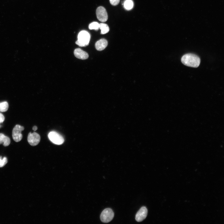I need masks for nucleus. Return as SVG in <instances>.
Returning a JSON list of instances; mask_svg holds the SVG:
<instances>
[{"label":"nucleus","mask_w":224,"mask_h":224,"mask_svg":"<svg viewBox=\"0 0 224 224\" xmlns=\"http://www.w3.org/2000/svg\"><path fill=\"white\" fill-rule=\"evenodd\" d=\"M182 63L187 66L197 68L200 65V60L199 57L191 53L186 54L181 59Z\"/></svg>","instance_id":"obj_1"},{"label":"nucleus","mask_w":224,"mask_h":224,"mask_svg":"<svg viewBox=\"0 0 224 224\" xmlns=\"http://www.w3.org/2000/svg\"><path fill=\"white\" fill-rule=\"evenodd\" d=\"M77 38L76 44L80 47H85L89 44L90 35L87 31H82L79 33Z\"/></svg>","instance_id":"obj_2"},{"label":"nucleus","mask_w":224,"mask_h":224,"mask_svg":"<svg viewBox=\"0 0 224 224\" xmlns=\"http://www.w3.org/2000/svg\"><path fill=\"white\" fill-rule=\"evenodd\" d=\"M114 216L112 210L110 208H107L104 209L100 214V220L103 223H108L112 220Z\"/></svg>","instance_id":"obj_3"},{"label":"nucleus","mask_w":224,"mask_h":224,"mask_svg":"<svg viewBox=\"0 0 224 224\" xmlns=\"http://www.w3.org/2000/svg\"><path fill=\"white\" fill-rule=\"evenodd\" d=\"M24 128L23 126L17 125L15 126L12 131V137L14 140L16 142H19L22 138V135L21 134L22 131H23Z\"/></svg>","instance_id":"obj_4"},{"label":"nucleus","mask_w":224,"mask_h":224,"mask_svg":"<svg viewBox=\"0 0 224 224\" xmlns=\"http://www.w3.org/2000/svg\"><path fill=\"white\" fill-rule=\"evenodd\" d=\"M48 137L53 143L56 144H61L64 141L63 137L56 132L53 131L50 132Z\"/></svg>","instance_id":"obj_5"},{"label":"nucleus","mask_w":224,"mask_h":224,"mask_svg":"<svg viewBox=\"0 0 224 224\" xmlns=\"http://www.w3.org/2000/svg\"><path fill=\"white\" fill-rule=\"evenodd\" d=\"M97 17L98 20L100 22H105L108 20V15L106 10L102 6L98 7L97 9Z\"/></svg>","instance_id":"obj_6"},{"label":"nucleus","mask_w":224,"mask_h":224,"mask_svg":"<svg viewBox=\"0 0 224 224\" xmlns=\"http://www.w3.org/2000/svg\"><path fill=\"white\" fill-rule=\"evenodd\" d=\"M40 135L35 132H34L33 133H29L27 137L29 143L32 146L38 145L40 142Z\"/></svg>","instance_id":"obj_7"},{"label":"nucleus","mask_w":224,"mask_h":224,"mask_svg":"<svg viewBox=\"0 0 224 224\" xmlns=\"http://www.w3.org/2000/svg\"><path fill=\"white\" fill-rule=\"evenodd\" d=\"M148 214V210L146 207H142L137 212L135 216V219L138 222H141L143 221L147 217Z\"/></svg>","instance_id":"obj_8"},{"label":"nucleus","mask_w":224,"mask_h":224,"mask_svg":"<svg viewBox=\"0 0 224 224\" xmlns=\"http://www.w3.org/2000/svg\"><path fill=\"white\" fill-rule=\"evenodd\" d=\"M75 56L77 58L84 60L88 59L89 55L87 53L84 51L80 48H77L75 50Z\"/></svg>","instance_id":"obj_9"},{"label":"nucleus","mask_w":224,"mask_h":224,"mask_svg":"<svg viewBox=\"0 0 224 224\" xmlns=\"http://www.w3.org/2000/svg\"><path fill=\"white\" fill-rule=\"evenodd\" d=\"M107 41L105 39H102L96 43L95 46L98 51H102L107 47Z\"/></svg>","instance_id":"obj_10"},{"label":"nucleus","mask_w":224,"mask_h":224,"mask_svg":"<svg viewBox=\"0 0 224 224\" xmlns=\"http://www.w3.org/2000/svg\"><path fill=\"white\" fill-rule=\"evenodd\" d=\"M10 143V140L8 137L0 133V144H3L5 147L8 146Z\"/></svg>","instance_id":"obj_11"},{"label":"nucleus","mask_w":224,"mask_h":224,"mask_svg":"<svg viewBox=\"0 0 224 224\" xmlns=\"http://www.w3.org/2000/svg\"><path fill=\"white\" fill-rule=\"evenodd\" d=\"M99 28L101 30V34H106L109 31L108 26L105 24L101 23L100 24Z\"/></svg>","instance_id":"obj_12"},{"label":"nucleus","mask_w":224,"mask_h":224,"mask_svg":"<svg viewBox=\"0 0 224 224\" xmlns=\"http://www.w3.org/2000/svg\"><path fill=\"white\" fill-rule=\"evenodd\" d=\"M124 6L126 10H130L133 8V2L132 0H126L124 3Z\"/></svg>","instance_id":"obj_13"},{"label":"nucleus","mask_w":224,"mask_h":224,"mask_svg":"<svg viewBox=\"0 0 224 224\" xmlns=\"http://www.w3.org/2000/svg\"><path fill=\"white\" fill-rule=\"evenodd\" d=\"M8 108V104L7 102L0 103V112H6L7 111Z\"/></svg>","instance_id":"obj_14"},{"label":"nucleus","mask_w":224,"mask_h":224,"mask_svg":"<svg viewBox=\"0 0 224 224\" xmlns=\"http://www.w3.org/2000/svg\"><path fill=\"white\" fill-rule=\"evenodd\" d=\"M99 27V24L97 22H94L91 23L89 26V29L90 30H98Z\"/></svg>","instance_id":"obj_15"},{"label":"nucleus","mask_w":224,"mask_h":224,"mask_svg":"<svg viewBox=\"0 0 224 224\" xmlns=\"http://www.w3.org/2000/svg\"><path fill=\"white\" fill-rule=\"evenodd\" d=\"M8 162L7 158L4 157L2 159L1 156H0V167H2L6 165Z\"/></svg>","instance_id":"obj_16"},{"label":"nucleus","mask_w":224,"mask_h":224,"mask_svg":"<svg viewBox=\"0 0 224 224\" xmlns=\"http://www.w3.org/2000/svg\"><path fill=\"white\" fill-rule=\"evenodd\" d=\"M120 0H110L111 4L113 6H116L119 3Z\"/></svg>","instance_id":"obj_17"},{"label":"nucleus","mask_w":224,"mask_h":224,"mask_svg":"<svg viewBox=\"0 0 224 224\" xmlns=\"http://www.w3.org/2000/svg\"><path fill=\"white\" fill-rule=\"evenodd\" d=\"M5 120V118L3 114L0 113V123H2Z\"/></svg>","instance_id":"obj_18"},{"label":"nucleus","mask_w":224,"mask_h":224,"mask_svg":"<svg viewBox=\"0 0 224 224\" xmlns=\"http://www.w3.org/2000/svg\"><path fill=\"white\" fill-rule=\"evenodd\" d=\"M38 127L36 126H34L33 127V130L34 131H36L38 129Z\"/></svg>","instance_id":"obj_19"},{"label":"nucleus","mask_w":224,"mask_h":224,"mask_svg":"<svg viewBox=\"0 0 224 224\" xmlns=\"http://www.w3.org/2000/svg\"><path fill=\"white\" fill-rule=\"evenodd\" d=\"M0 127H1V126H0Z\"/></svg>","instance_id":"obj_20"}]
</instances>
